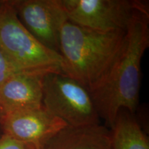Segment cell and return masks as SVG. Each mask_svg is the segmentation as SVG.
<instances>
[{"mask_svg": "<svg viewBox=\"0 0 149 149\" xmlns=\"http://www.w3.org/2000/svg\"><path fill=\"white\" fill-rule=\"evenodd\" d=\"M148 46L149 9L147 4L136 11L111 69L98 86L90 93L99 116L110 128L121 109H126L133 114L137 109L141 59Z\"/></svg>", "mask_w": 149, "mask_h": 149, "instance_id": "obj_1", "label": "cell"}, {"mask_svg": "<svg viewBox=\"0 0 149 149\" xmlns=\"http://www.w3.org/2000/svg\"><path fill=\"white\" fill-rule=\"evenodd\" d=\"M126 31L102 33L80 26L67 19L59 35V53L64 74L89 92L104 79L122 48Z\"/></svg>", "mask_w": 149, "mask_h": 149, "instance_id": "obj_2", "label": "cell"}, {"mask_svg": "<svg viewBox=\"0 0 149 149\" xmlns=\"http://www.w3.org/2000/svg\"><path fill=\"white\" fill-rule=\"evenodd\" d=\"M0 50L19 71L64 74L60 54L46 47L26 29L10 1L0 8Z\"/></svg>", "mask_w": 149, "mask_h": 149, "instance_id": "obj_3", "label": "cell"}, {"mask_svg": "<svg viewBox=\"0 0 149 149\" xmlns=\"http://www.w3.org/2000/svg\"><path fill=\"white\" fill-rule=\"evenodd\" d=\"M43 106L68 126L81 127L100 124L89 91L73 78L49 72L43 78Z\"/></svg>", "mask_w": 149, "mask_h": 149, "instance_id": "obj_4", "label": "cell"}, {"mask_svg": "<svg viewBox=\"0 0 149 149\" xmlns=\"http://www.w3.org/2000/svg\"><path fill=\"white\" fill-rule=\"evenodd\" d=\"M62 3L68 20L102 33L126 31L136 11L148 4L137 0H62Z\"/></svg>", "mask_w": 149, "mask_h": 149, "instance_id": "obj_5", "label": "cell"}, {"mask_svg": "<svg viewBox=\"0 0 149 149\" xmlns=\"http://www.w3.org/2000/svg\"><path fill=\"white\" fill-rule=\"evenodd\" d=\"M10 2L33 36L46 47L59 53L60 30L68 19L62 0H10Z\"/></svg>", "mask_w": 149, "mask_h": 149, "instance_id": "obj_6", "label": "cell"}, {"mask_svg": "<svg viewBox=\"0 0 149 149\" xmlns=\"http://www.w3.org/2000/svg\"><path fill=\"white\" fill-rule=\"evenodd\" d=\"M68 126L44 106L4 114L0 120L2 134L33 147L42 149L46 143Z\"/></svg>", "mask_w": 149, "mask_h": 149, "instance_id": "obj_7", "label": "cell"}, {"mask_svg": "<svg viewBox=\"0 0 149 149\" xmlns=\"http://www.w3.org/2000/svg\"><path fill=\"white\" fill-rule=\"evenodd\" d=\"M45 74L19 72L1 83L0 107L3 115L42 107Z\"/></svg>", "mask_w": 149, "mask_h": 149, "instance_id": "obj_8", "label": "cell"}, {"mask_svg": "<svg viewBox=\"0 0 149 149\" xmlns=\"http://www.w3.org/2000/svg\"><path fill=\"white\" fill-rule=\"evenodd\" d=\"M42 149H112L111 131L100 124L81 127L67 126Z\"/></svg>", "mask_w": 149, "mask_h": 149, "instance_id": "obj_9", "label": "cell"}, {"mask_svg": "<svg viewBox=\"0 0 149 149\" xmlns=\"http://www.w3.org/2000/svg\"><path fill=\"white\" fill-rule=\"evenodd\" d=\"M110 131L112 149H149L148 136L126 109L119 111Z\"/></svg>", "mask_w": 149, "mask_h": 149, "instance_id": "obj_10", "label": "cell"}, {"mask_svg": "<svg viewBox=\"0 0 149 149\" xmlns=\"http://www.w3.org/2000/svg\"><path fill=\"white\" fill-rule=\"evenodd\" d=\"M19 72H23L19 71L0 50V84L11 76Z\"/></svg>", "mask_w": 149, "mask_h": 149, "instance_id": "obj_11", "label": "cell"}, {"mask_svg": "<svg viewBox=\"0 0 149 149\" xmlns=\"http://www.w3.org/2000/svg\"><path fill=\"white\" fill-rule=\"evenodd\" d=\"M0 149H34L29 145L2 134L0 137Z\"/></svg>", "mask_w": 149, "mask_h": 149, "instance_id": "obj_12", "label": "cell"}, {"mask_svg": "<svg viewBox=\"0 0 149 149\" xmlns=\"http://www.w3.org/2000/svg\"><path fill=\"white\" fill-rule=\"evenodd\" d=\"M3 115V113L2 109H1V107H0V120H1V117H2Z\"/></svg>", "mask_w": 149, "mask_h": 149, "instance_id": "obj_13", "label": "cell"}, {"mask_svg": "<svg viewBox=\"0 0 149 149\" xmlns=\"http://www.w3.org/2000/svg\"><path fill=\"white\" fill-rule=\"evenodd\" d=\"M4 1L5 0H0V8H1V6H2L3 2H4Z\"/></svg>", "mask_w": 149, "mask_h": 149, "instance_id": "obj_14", "label": "cell"}]
</instances>
